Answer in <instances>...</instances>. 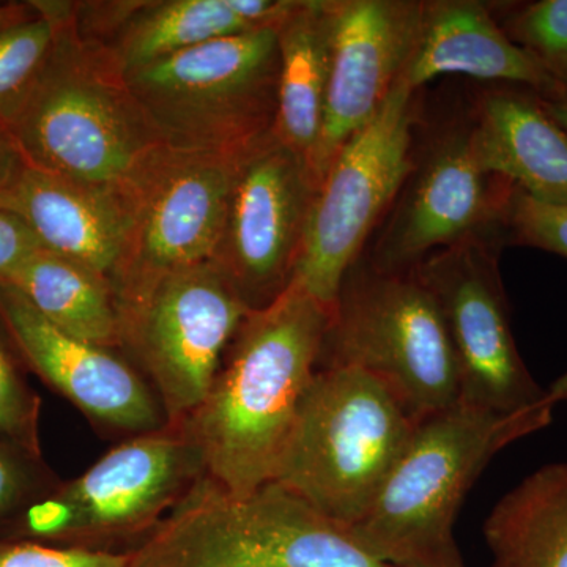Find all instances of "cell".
Here are the masks:
<instances>
[{"label": "cell", "mask_w": 567, "mask_h": 567, "mask_svg": "<svg viewBox=\"0 0 567 567\" xmlns=\"http://www.w3.org/2000/svg\"><path fill=\"white\" fill-rule=\"evenodd\" d=\"M244 153L167 151L137 197L128 246L112 281L117 306L175 271L213 260Z\"/></svg>", "instance_id": "5bb4252c"}, {"label": "cell", "mask_w": 567, "mask_h": 567, "mask_svg": "<svg viewBox=\"0 0 567 567\" xmlns=\"http://www.w3.org/2000/svg\"><path fill=\"white\" fill-rule=\"evenodd\" d=\"M319 188L309 163L274 133L238 162L213 262L251 311L274 303L292 284Z\"/></svg>", "instance_id": "7c38bea8"}, {"label": "cell", "mask_w": 567, "mask_h": 567, "mask_svg": "<svg viewBox=\"0 0 567 567\" xmlns=\"http://www.w3.org/2000/svg\"><path fill=\"white\" fill-rule=\"evenodd\" d=\"M25 11H28V7H0V32L31 17L32 13H25Z\"/></svg>", "instance_id": "d6a6232c"}, {"label": "cell", "mask_w": 567, "mask_h": 567, "mask_svg": "<svg viewBox=\"0 0 567 567\" xmlns=\"http://www.w3.org/2000/svg\"><path fill=\"white\" fill-rule=\"evenodd\" d=\"M0 567H130V551L112 554L0 536Z\"/></svg>", "instance_id": "f1b7e54d"}, {"label": "cell", "mask_w": 567, "mask_h": 567, "mask_svg": "<svg viewBox=\"0 0 567 567\" xmlns=\"http://www.w3.org/2000/svg\"><path fill=\"white\" fill-rule=\"evenodd\" d=\"M491 567H567V462L540 466L492 507Z\"/></svg>", "instance_id": "44dd1931"}, {"label": "cell", "mask_w": 567, "mask_h": 567, "mask_svg": "<svg viewBox=\"0 0 567 567\" xmlns=\"http://www.w3.org/2000/svg\"><path fill=\"white\" fill-rule=\"evenodd\" d=\"M499 237H473L440 249L415 268L442 312L456 354L458 401L496 413L536 404L540 386L518 352L499 274Z\"/></svg>", "instance_id": "8fae6325"}, {"label": "cell", "mask_w": 567, "mask_h": 567, "mask_svg": "<svg viewBox=\"0 0 567 567\" xmlns=\"http://www.w3.org/2000/svg\"><path fill=\"white\" fill-rule=\"evenodd\" d=\"M55 25L40 76L3 128L21 162L134 205L167 147L110 52L82 40L74 3L41 2Z\"/></svg>", "instance_id": "7a4b0ae2"}, {"label": "cell", "mask_w": 567, "mask_h": 567, "mask_svg": "<svg viewBox=\"0 0 567 567\" xmlns=\"http://www.w3.org/2000/svg\"><path fill=\"white\" fill-rule=\"evenodd\" d=\"M0 208L20 216L48 251L85 265L112 284L121 267L136 205L21 163L0 193Z\"/></svg>", "instance_id": "e0dca14e"}, {"label": "cell", "mask_w": 567, "mask_h": 567, "mask_svg": "<svg viewBox=\"0 0 567 567\" xmlns=\"http://www.w3.org/2000/svg\"><path fill=\"white\" fill-rule=\"evenodd\" d=\"M330 315L295 281L274 303L249 312L203 404L178 424L205 476L230 494L274 483L319 371Z\"/></svg>", "instance_id": "6da1fadb"}, {"label": "cell", "mask_w": 567, "mask_h": 567, "mask_svg": "<svg viewBox=\"0 0 567 567\" xmlns=\"http://www.w3.org/2000/svg\"><path fill=\"white\" fill-rule=\"evenodd\" d=\"M249 31L256 29L237 17L229 0L137 2L104 50L128 74L207 41Z\"/></svg>", "instance_id": "603a6c76"}, {"label": "cell", "mask_w": 567, "mask_h": 567, "mask_svg": "<svg viewBox=\"0 0 567 567\" xmlns=\"http://www.w3.org/2000/svg\"><path fill=\"white\" fill-rule=\"evenodd\" d=\"M43 248L20 216L0 208V282Z\"/></svg>", "instance_id": "f546056e"}, {"label": "cell", "mask_w": 567, "mask_h": 567, "mask_svg": "<svg viewBox=\"0 0 567 567\" xmlns=\"http://www.w3.org/2000/svg\"><path fill=\"white\" fill-rule=\"evenodd\" d=\"M502 234L503 241L567 259V204L540 203L513 185L503 213Z\"/></svg>", "instance_id": "4316f807"}, {"label": "cell", "mask_w": 567, "mask_h": 567, "mask_svg": "<svg viewBox=\"0 0 567 567\" xmlns=\"http://www.w3.org/2000/svg\"><path fill=\"white\" fill-rule=\"evenodd\" d=\"M445 74L518 85L539 96L559 84L516 47L486 3L477 0H424L415 54L405 78L413 91Z\"/></svg>", "instance_id": "d6986e66"}, {"label": "cell", "mask_w": 567, "mask_h": 567, "mask_svg": "<svg viewBox=\"0 0 567 567\" xmlns=\"http://www.w3.org/2000/svg\"><path fill=\"white\" fill-rule=\"evenodd\" d=\"M54 484L44 461L0 440V528Z\"/></svg>", "instance_id": "83f0119b"}, {"label": "cell", "mask_w": 567, "mask_h": 567, "mask_svg": "<svg viewBox=\"0 0 567 567\" xmlns=\"http://www.w3.org/2000/svg\"><path fill=\"white\" fill-rule=\"evenodd\" d=\"M204 475L199 453L181 425L126 436L80 476L32 499L0 536L126 554Z\"/></svg>", "instance_id": "8992f818"}, {"label": "cell", "mask_w": 567, "mask_h": 567, "mask_svg": "<svg viewBox=\"0 0 567 567\" xmlns=\"http://www.w3.org/2000/svg\"><path fill=\"white\" fill-rule=\"evenodd\" d=\"M0 327L21 360L92 424L126 436L167 425L155 391L125 354L65 333L3 282Z\"/></svg>", "instance_id": "2e32d148"}, {"label": "cell", "mask_w": 567, "mask_h": 567, "mask_svg": "<svg viewBox=\"0 0 567 567\" xmlns=\"http://www.w3.org/2000/svg\"><path fill=\"white\" fill-rule=\"evenodd\" d=\"M3 284L65 333L121 352V316L112 284L85 265L41 248Z\"/></svg>", "instance_id": "7402d4cb"}, {"label": "cell", "mask_w": 567, "mask_h": 567, "mask_svg": "<svg viewBox=\"0 0 567 567\" xmlns=\"http://www.w3.org/2000/svg\"><path fill=\"white\" fill-rule=\"evenodd\" d=\"M468 118L473 151L487 174L540 203L567 204V133L537 93L491 85L477 93Z\"/></svg>", "instance_id": "ac0fdd59"}, {"label": "cell", "mask_w": 567, "mask_h": 567, "mask_svg": "<svg viewBox=\"0 0 567 567\" xmlns=\"http://www.w3.org/2000/svg\"><path fill=\"white\" fill-rule=\"evenodd\" d=\"M416 96L402 78L379 114L346 142L316 194L293 281L327 308L412 173Z\"/></svg>", "instance_id": "9c48e42d"}, {"label": "cell", "mask_w": 567, "mask_h": 567, "mask_svg": "<svg viewBox=\"0 0 567 567\" xmlns=\"http://www.w3.org/2000/svg\"><path fill=\"white\" fill-rule=\"evenodd\" d=\"M513 183L487 174L473 151L470 118L439 132L413 163L368 262L415 270L431 254L473 237H499ZM505 244V241H503Z\"/></svg>", "instance_id": "4fadbf2b"}, {"label": "cell", "mask_w": 567, "mask_h": 567, "mask_svg": "<svg viewBox=\"0 0 567 567\" xmlns=\"http://www.w3.org/2000/svg\"><path fill=\"white\" fill-rule=\"evenodd\" d=\"M249 312L213 260L175 271L118 306L121 353L155 391L167 424H182L203 404Z\"/></svg>", "instance_id": "30bf717a"}, {"label": "cell", "mask_w": 567, "mask_h": 567, "mask_svg": "<svg viewBox=\"0 0 567 567\" xmlns=\"http://www.w3.org/2000/svg\"><path fill=\"white\" fill-rule=\"evenodd\" d=\"M539 100L544 110L567 133V84L559 85L557 91L548 93V95L539 96Z\"/></svg>", "instance_id": "1f68e13d"}, {"label": "cell", "mask_w": 567, "mask_h": 567, "mask_svg": "<svg viewBox=\"0 0 567 567\" xmlns=\"http://www.w3.org/2000/svg\"><path fill=\"white\" fill-rule=\"evenodd\" d=\"M353 368L385 383L417 421L456 404L461 379L442 312L415 270L358 259L341 284L319 369Z\"/></svg>", "instance_id": "ba28073f"}, {"label": "cell", "mask_w": 567, "mask_h": 567, "mask_svg": "<svg viewBox=\"0 0 567 567\" xmlns=\"http://www.w3.org/2000/svg\"><path fill=\"white\" fill-rule=\"evenodd\" d=\"M499 28L557 84H567V0H537L502 9Z\"/></svg>", "instance_id": "d4e9b609"}, {"label": "cell", "mask_w": 567, "mask_h": 567, "mask_svg": "<svg viewBox=\"0 0 567 567\" xmlns=\"http://www.w3.org/2000/svg\"><path fill=\"white\" fill-rule=\"evenodd\" d=\"M21 158L14 152L13 145L7 140L6 134L0 133V193L9 185L13 175L20 169Z\"/></svg>", "instance_id": "4dcf8cb0"}, {"label": "cell", "mask_w": 567, "mask_h": 567, "mask_svg": "<svg viewBox=\"0 0 567 567\" xmlns=\"http://www.w3.org/2000/svg\"><path fill=\"white\" fill-rule=\"evenodd\" d=\"M40 395L22 375L9 346L0 338V440L43 461Z\"/></svg>", "instance_id": "484cf974"}, {"label": "cell", "mask_w": 567, "mask_h": 567, "mask_svg": "<svg viewBox=\"0 0 567 567\" xmlns=\"http://www.w3.org/2000/svg\"><path fill=\"white\" fill-rule=\"evenodd\" d=\"M416 424L368 372L319 369L274 483L350 529L385 486Z\"/></svg>", "instance_id": "5b68a950"}, {"label": "cell", "mask_w": 567, "mask_h": 567, "mask_svg": "<svg viewBox=\"0 0 567 567\" xmlns=\"http://www.w3.org/2000/svg\"><path fill=\"white\" fill-rule=\"evenodd\" d=\"M276 32L279 76L274 134L311 166L330 81L333 0H298Z\"/></svg>", "instance_id": "ffe728a7"}, {"label": "cell", "mask_w": 567, "mask_h": 567, "mask_svg": "<svg viewBox=\"0 0 567 567\" xmlns=\"http://www.w3.org/2000/svg\"><path fill=\"white\" fill-rule=\"evenodd\" d=\"M423 0H333L322 132L311 169L322 185L346 142L379 114L415 54Z\"/></svg>", "instance_id": "9a60e30c"}, {"label": "cell", "mask_w": 567, "mask_h": 567, "mask_svg": "<svg viewBox=\"0 0 567 567\" xmlns=\"http://www.w3.org/2000/svg\"><path fill=\"white\" fill-rule=\"evenodd\" d=\"M567 402V372L536 404L496 413L458 401L417 421L385 486L350 532L390 567H466L456 540L462 503L496 454L543 431Z\"/></svg>", "instance_id": "3957f363"}, {"label": "cell", "mask_w": 567, "mask_h": 567, "mask_svg": "<svg viewBox=\"0 0 567 567\" xmlns=\"http://www.w3.org/2000/svg\"><path fill=\"white\" fill-rule=\"evenodd\" d=\"M276 29L207 41L125 74L145 117L173 151L235 155L274 133Z\"/></svg>", "instance_id": "52a82bcc"}, {"label": "cell", "mask_w": 567, "mask_h": 567, "mask_svg": "<svg viewBox=\"0 0 567 567\" xmlns=\"http://www.w3.org/2000/svg\"><path fill=\"white\" fill-rule=\"evenodd\" d=\"M33 13L0 32V133L29 95L54 44L55 25L41 2Z\"/></svg>", "instance_id": "cb8c5ba5"}, {"label": "cell", "mask_w": 567, "mask_h": 567, "mask_svg": "<svg viewBox=\"0 0 567 567\" xmlns=\"http://www.w3.org/2000/svg\"><path fill=\"white\" fill-rule=\"evenodd\" d=\"M130 567H390L281 484L234 495L200 476Z\"/></svg>", "instance_id": "277c9868"}]
</instances>
